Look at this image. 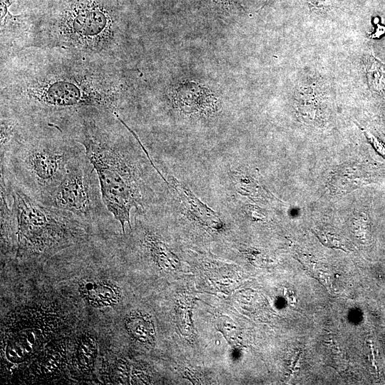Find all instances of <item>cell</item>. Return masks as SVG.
I'll return each mask as SVG.
<instances>
[{"instance_id": "6da1fadb", "label": "cell", "mask_w": 385, "mask_h": 385, "mask_svg": "<svg viewBox=\"0 0 385 385\" xmlns=\"http://www.w3.org/2000/svg\"><path fill=\"white\" fill-rule=\"evenodd\" d=\"M0 71L1 107L58 128L87 110L119 114L131 90L123 64L58 49L21 50Z\"/></svg>"}, {"instance_id": "30bf717a", "label": "cell", "mask_w": 385, "mask_h": 385, "mask_svg": "<svg viewBox=\"0 0 385 385\" xmlns=\"http://www.w3.org/2000/svg\"><path fill=\"white\" fill-rule=\"evenodd\" d=\"M128 334L144 345L153 346L155 341V330L150 317L140 311H133L125 319Z\"/></svg>"}, {"instance_id": "44dd1931", "label": "cell", "mask_w": 385, "mask_h": 385, "mask_svg": "<svg viewBox=\"0 0 385 385\" xmlns=\"http://www.w3.org/2000/svg\"><path fill=\"white\" fill-rule=\"evenodd\" d=\"M366 138L372 144V145L376 148V150L380 153L384 157H385V147L376 138H375L372 134L368 133L366 131H364Z\"/></svg>"}, {"instance_id": "3957f363", "label": "cell", "mask_w": 385, "mask_h": 385, "mask_svg": "<svg viewBox=\"0 0 385 385\" xmlns=\"http://www.w3.org/2000/svg\"><path fill=\"white\" fill-rule=\"evenodd\" d=\"M117 115L108 111H82L61 130L81 144L93 166L102 198L125 233L133 209L144 210L146 183L141 160L122 133Z\"/></svg>"}, {"instance_id": "ac0fdd59", "label": "cell", "mask_w": 385, "mask_h": 385, "mask_svg": "<svg viewBox=\"0 0 385 385\" xmlns=\"http://www.w3.org/2000/svg\"><path fill=\"white\" fill-rule=\"evenodd\" d=\"M314 232L323 245L332 248H343L340 240L336 235L319 230H314Z\"/></svg>"}, {"instance_id": "7a4b0ae2", "label": "cell", "mask_w": 385, "mask_h": 385, "mask_svg": "<svg viewBox=\"0 0 385 385\" xmlns=\"http://www.w3.org/2000/svg\"><path fill=\"white\" fill-rule=\"evenodd\" d=\"M27 14L21 50L58 49L123 63L125 30L120 0H44Z\"/></svg>"}, {"instance_id": "2e32d148", "label": "cell", "mask_w": 385, "mask_h": 385, "mask_svg": "<svg viewBox=\"0 0 385 385\" xmlns=\"http://www.w3.org/2000/svg\"><path fill=\"white\" fill-rule=\"evenodd\" d=\"M129 365L124 359H118L111 368V379L113 384H127L129 378Z\"/></svg>"}, {"instance_id": "7402d4cb", "label": "cell", "mask_w": 385, "mask_h": 385, "mask_svg": "<svg viewBox=\"0 0 385 385\" xmlns=\"http://www.w3.org/2000/svg\"><path fill=\"white\" fill-rule=\"evenodd\" d=\"M216 1H220V3L227 4L231 1V0H215Z\"/></svg>"}, {"instance_id": "52a82bcc", "label": "cell", "mask_w": 385, "mask_h": 385, "mask_svg": "<svg viewBox=\"0 0 385 385\" xmlns=\"http://www.w3.org/2000/svg\"><path fill=\"white\" fill-rule=\"evenodd\" d=\"M24 314L26 320L14 322L13 328L7 330L6 338L4 339L2 346L4 356L11 363L21 364L32 356L43 342H46L51 335V330L55 327L50 326L55 323L53 316L45 314L46 312L38 309H31V320L30 313ZM21 318V317H20Z\"/></svg>"}, {"instance_id": "d6986e66", "label": "cell", "mask_w": 385, "mask_h": 385, "mask_svg": "<svg viewBox=\"0 0 385 385\" xmlns=\"http://www.w3.org/2000/svg\"><path fill=\"white\" fill-rule=\"evenodd\" d=\"M353 230L357 237L365 240L366 220L364 214L358 215L353 220Z\"/></svg>"}, {"instance_id": "9a60e30c", "label": "cell", "mask_w": 385, "mask_h": 385, "mask_svg": "<svg viewBox=\"0 0 385 385\" xmlns=\"http://www.w3.org/2000/svg\"><path fill=\"white\" fill-rule=\"evenodd\" d=\"M299 257L301 263L303 264L304 267L310 274H312L314 277L318 279V280H319L320 282L325 285L327 287V286H330L329 285V275L324 270H323V267H319V264L302 255H300Z\"/></svg>"}, {"instance_id": "4fadbf2b", "label": "cell", "mask_w": 385, "mask_h": 385, "mask_svg": "<svg viewBox=\"0 0 385 385\" xmlns=\"http://www.w3.org/2000/svg\"><path fill=\"white\" fill-rule=\"evenodd\" d=\"M361 183L359 171L354 165L341 167L331 180V188L335 193L351 191Z\"/></svg>"}, {"instance_id": "e0dca14e", "label": "cell", "mask_w": 385, "mask_h": 385, "mask_svg": "<svg viewBox=\"0 0 385 385\" xmlns=\"http://www.w3.org/2000/svg\"><path fill=\"white\" fill-rule=\"evenodd\" d=\"M237 184L245 192L252 196H260L261 188L254 179L244 174H238L236 177Z\"/></svg>"}, {"instance_id": "277c9868", "label": "cell", "mask_w": 385, "mask_h": 385, "mask_svg": "<svg viewBox=\"0 0 385 385\" xmlns=\"http://www.w3.org/2000/svg\"><path fill=\"white\" fill-rule=\"evenodd\" d=\"M23 120L19 135L1 155V173L46 204L63 180L69 163L84 149L56 126Z\"/></svg>"}, {"instance_id": "ba28073f", "label": "cell", "mask_w": 385, "mask_h": 385, "mask_svg": "<svg viewBox=\"0 0 385 385\" xmlns=\"http://www.w3.org/2000/svg\"><path fill=\"white\" fill-rule=\"evenodd\" d=\"M173 103L187 114L210 115L217 110V101L206 88L194 82L180 84L170 93Z\"/></svg>"}, {"instance_id": "ffe728a7", "label": "cell", "mask_w": 385, "mask_h": 385, "mask_svg": "<svg viewBox=\"0 0 385 385\" xmlns=\"http://www.w3.org/2000/svg\"><path fill=\"white\" fill-rule=\"evenodd\" d=\"M335 0H307L311 9L326 11L329 10Z\"/></svg>"}, {"instance_id": "9c48e42d", "label": "cell", "mask_w": 385, "mask_h": 385, "mask_svg": "<svg viewBox=\"0 0 385 385\" xmlns=\"http://www.w3.org/2000/svg\"><path fill=\"white\" fill-rule=\"evenodd\" d=\"M78 290L82 297L92 307H112L119 303V288L111 282L95 279H82Z\"/></svg>"}, {"instance_id": "7c38bea8", "label": "cell", "mask_w": 385, "mask_h": 385, "mask_svg": "<svg viewBox=\"0 0 385 385\" xmlns=\"http://www.w3.org/2000/svg\"><path fill=\"white\" fill-rule=\"evenodd\" d=\"M98 354V344L96 338L89 333L82 334L76 346V363L83 372L91 371Z\"/></svg>"}, {"instance_id": "5bb4252c", "label": "cell", "mask_w": 385, "mask_h": 385, "mask_svg": "<svg viewBox=\"0 0 385 385\" xmlns=\"http://www.w3.org/2000/svg\"><path fill=\"white\" fill-rule=\"evenodd\" d=\"M365 74L371 90L385 92V63L369 55L365 61Z\"/></svg>"}, {"instance_id": "8fae6325", "label": "cell", "mask_w": 385, "mask_h": 385, "mask_svg": "<svg viewBox=\"0 0 385 385\" xmlns=\"http://www.w3.org/2000/svg\"><path fill=\"white\" fill-rule=\"evenodd\" d=\"M61 348L60 344H51L36 359V364H33L31 373L38 377H46L60 369L62 359L65 356L64 351Z\"/></svg>"}, {"instance_id": "8992f818", "label": "cell", "mask_w": 385, "mask_h": 385, "mask_svg": "<svg viewBox=\"0 0 385 385\" xmlns=\"http://www.w3.org/2000/svg\"><path fill=\"white\" fill-rule=\"evenodd\" d=\"M45 205L67 211L86 225L114 217L103 202L96 172L84 150L69 163L63 180Z\"/></svg>"}, {"instance_id": "5b68a950", "label": "cell", "mask_w": 385, "mask_h": 385, "mask_svg": "<svg viewBox=\"0 0 385 385\" xmlns=\"http://www.w3.org/2000/svg\"><path fill=\"white\" fill-rule=\"evenodd\" d=\"M11 198L18 255H39L78 241L85 225L71 213L43 204L1 173Z\"/></svg>"}]
</instances>
